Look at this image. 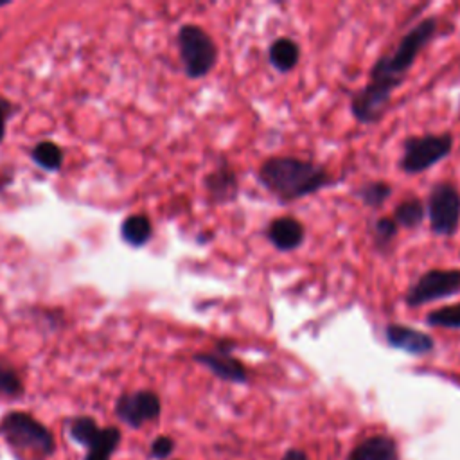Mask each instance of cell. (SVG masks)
I'll list each match as a JSON object with an SVG mask.
<instances>
[{
  "label": "cell",
  "mask_w": 460,
  "mask_h": 460,
  "mask_svg": "<svg viewBox=\"0 0 460 460\" xmlns=\"http://www.w3.org/2000/svg\"><path fill=\"white\" fill-rule=\"evenodd\" d=\"M438 31L435 16L417 22L394 47L381 54L368 72V81L352 92L350 113L359 124H376L386 113L394 92L404 83L419 54L428 47Z\"/></svg>",
  "instance_id": "cell-1"
},
{
  "label": "cell",
  "mask_w": 460,
  "mask_h": 460,
  "mask_svg": "<svg viewBox=\"0 0 460 460\" xmlns=\"http://www.w3.org/2000/svg\"><path fill=\"white\" fill-rule=\"evenodd\" d=\"M259 183L280 203H291L332 185L325 165L298 156H270L257 169Z\"/></svg>",
  "instance_id": "cell-2"
},
{
  "label": "cell",
  "mask_w": 460,
  "mask_h": 460,
  "mask_svg": "<svg viewBox=\"0 0 460 460\" xmlns=\"http://www.w3.org/2000/svg\"><path fill=\"white\" fill-rule=\"evenodd\" d=\"M0 435L16 460H47L56 451L52 431L27 411H7L0 420Z\"/></svg>",
  "instance_id": "cell-3"
},
{
  "label": "cell",
  "mask_w": 460,
  "mask_h": 460,
  "mask_svg": "<svg viewBox=\"0 0 460 460\" xmlns=\"http://www.w3.org/2000/svg\"><path fill=\"white\" fill-rule=\"evenodd\" d=\"M176 41L183 72L189 79L207 77L214 70L219 59V49L214 38L201 25L183 23L178 29Z\"/></svg>",
  "instance_id": "cell-4"
},
{
  "label": "cell",
  "mask_w": 460,
  "mask_h": 460,
  "mask_svg": "<svg viewBox=\"0 0 460 460\" xmlns=\"http://www.w3.org/2000/svg\"><path fill=\"white\" fill-rule=\"evenodd\" d=\"M455 137L449 131L410 135L402 140L399 167L406 174H419L451 155Z\"/></svg>",
  "instance_id": "cell-5"
},
{
  "label": "cell",
  "mask_w": 460,
  "mask_h": 460,
  "mask_svg": "<svg viewBox=\"0 0 460 460\" xmlns=\"http://www.w3.org/2000/svg\"><path fill=\"white\" fill-rule=\"evenodd\" d=\"M429 230L440 237H451L460 226V190L451 181H437L426 199Z\"/></svg>",
  "instance_id": "cell-6"
},
{
  "label": "cell",
  "mask_w": 460,
  "mask_h": 460,
  "mask_svg": "<svg viewBox=\"0 0 460 460\" xmlns=\"http://www.w3.org/2000/svg\"><path fill=\"white\" fill-rule=\"evenodd\" d=\"M455 295H460V268H433L408 286L402 302L408 307H420Z\"/></svg>",
  "instance_id": "cell-7"
},
{
  "label": "cell",
  "mask_w": 460,
  "mask_h": 460,
  "mask_svg": "<svg viewBox=\"0 0 460 460\" xmlns=\"http://www.w3.org/2000/svg\"><path fill=\"white\" fill-rule=\"evenodd\" d=\"M235 343L232 340H217L212 350H203V352H196L192 356V359L199 365H203L205 368H208L216 377L228 381V383H237V385H244L250 379L248 368L244 367V363L241 359H237L232 350H234Z\"/></svg>",
  "instance_id": "cell-8"
},
{
  "label": "cell",
  "mask_w": 460,
  "mask_h": 460,
  "mask_svg": "<svg viewBox=\"0 0 460 460\" xmlns=\"http://www.w3.org/2000/svg\"><path fill=\"white\" fill-rule=\"evenodd\" d=\"M119 420L128 424L133 429H138L142 424L156 420L162 413V401L153 390H135L119 395L113 408Z\"/></svg>",
  "instance_id": "cell-9"
},
{
  "label": "cell",
  "mask_w": 460,
  "mask_h": 460,
  "mask_svg": "<svg viewBox=\"0 0 460 460\" xmlns=\"http://www.w3.org/2000/svg\"><path fill=\"white\" fill-rule=\"evenodd\" d=\"M385 340L392 349L402 350L411 356H426L437 347L435 338L429 332L395 322L385 325Z\"/></svg>",
  "instance_id": "cell-10"
},
{
  "label": "cell",
  "mask_w": 460,
  "mask_h": 460,
  "mask_svg": "<svg viewBox=\"0 0 460 460\" xmlns=\"http://www.w3.org/2000/svg\"><path fill=\"white\" fill-rule=\"evenodd\" d=\"M203 187H205L208 201L212 205L232 203L237 199V194H239L237 172L228 164L226 158H219L216 167L205 174Z\"/></svg>",
  "instance_id": "cell-11"
},
{
  "label": "cell",
  "mask_w": 460,
  "mask_h": 460,
  "mask_svg": "<svg viewBox=\"0 0 460 460\" xmlns=\"http://www.w3.org/2000/svg\"><path fill=\"white\" fill-rule=\"evenodd\" d=\"M266 237L275 250L293 252L305 241V226L295 216H280L268 225Z\"/></svg>",
  "instance_id": "cell-12"
},
{
  "label": "cell",
  "mask_w": 460,
  "mask_h": 460,
  "mask_svg": "<svg viewBox=\"0 0 460 460\" xmlns=\"http://www.w3.org/2000/svg\"><path fill=\"white\" fill-rule=\"evenodd\" d=\"M349 460H399L397 444L386 435H374L359 442L350 451Z\"/></svg>",
  "instance_id": "cell-13"
},
{
  "label": "cell",
  "mask_w": 460,
  "mask_h": 460,
  "mask_svg": "<svg viewBox=\"0 0 460 460\" xmlns=\"http://www.w3.org/2000/svg\"><path fill=\"white\" fill-rule=\"evenodd\" d=\"M268 61L280 74L291 72L300 61V45L293 38L280 36L268 47Z\"/></svg>",
  "instance_id": "cell-14"
},
{
  "label": "cell",
  "mask_w": 460,
  "mask_h": 460,
  "mask_svg": "<svg viewBox=\"0 0 460 460\" xmlns=\"http://www.w3.org/2000/svg\"><path fill=\"white\" fill-rule=\"evenodd\" d=\"M120 237L133 248L146 246L153 237V223L146 214H131L120 225Z\"/></svg>",
  "instance_id": "cell-15"
},
{
  "label": "cell",
  "mask_w": 460,
  "mask_h": 460,
  "mask_svg": "<svg viewBox=\"0 0 460 460\" xmlns=\"http://www.w3.org/2000/svg\"><path fill=\"white\" fill-rule=\"evenodd\" d=\"M120 438H122V433L117 426L101 428L95 438L86 446L88 453L84 460H110L115 449L119 447Z\"/></svg>",
  "instance_id": "cell-16"
},
{
  "label": "cell",
  "mask_w": 460,
  "mask_h": 460,
  "mask_svg": "<svg viewBox=\"0 0 460 460\" xmlns=\"http://www.w3.org/2000/svg\"><path fill=\"white\" fill-rule=\"evenodd\" d=\"M426 217V207L419 198H406L394 208L392 219L397 223V226L413 230L422 225Z\"/></svg>",
  "instance_id": "cell-17"
},
{
  "label": "cell",
  "mask_w": 460,
  "mask_h": 460,
  "mask_svg": "<svg viewBox=\"0 0 460 460\" xmlns=\"http://www.w3.org/2000/svg\"><path fill=\"white\" fill-rule=\"evenodd\" d=\"M31 160H32L38 167L54 172V171H59V169H61L63 160H65V155H63V149H61L58 144H54V142H50V140H41V142H38V144L31 149Z\"/></svg>",
  "instance_id": "cell-18"
},
{
  "label": "cell",
  "mask_w": 460,
  "mask_h": 460,
  "mask_svg": "<svg viewBox=\"0 0 460 460\" xmlns=\"http://www.w3.org/2000/svg\"><path fill=\"white\" fill-rule=\"evenodd\" d=\"M394 189L388 181H383V180H372V181H367V183H361L356 190H354V196L365 205V207H370V208H379L386 203V199L392 196Z\"/></svg>",
  "instance_id": "cell-19"
},
{
  "label": "cell",
  "mask_w": 460,
  "mask_h": 460,
  "mask_svg": "<svg viewBox=\"0 0 460 460\" xmlns=\"http://www.w3.org/2000/svg\"><path fill=\"white\" fill-rule=\"evenodd\" d=\"M23 392L25 386L14 365H11L5 358H0V399H18L23 395Z\"/></svg>",
  "instance_id": "cell-20"
},
{
  "label": "cell",
  "mask_w": 460,
  "mask_h": 460,
  "mask_svg": "<svg viewBox=\"0 0 460 460\" xmlns=\"http://www.w3.org/2000/svg\"><path fill=\"white\" fill-rule=\"evenodd\" d=\"M399 234V226L397 223L392 219V216H385L376 219L374 226H372V241H374V248L381 253L388 252L394 246V241L397 239Z\"/></svg>",
  "instance_id": "cell-21"
},
{
  "label": "cell",
  "mask_w": 460,
  "mask_h": 460,
  "mask_svg": "<svg viewBox=\"0 0 460 460\" xmlns=\"http://www.w3.org/2000/svg\"><path fill=\"white\" fill-rule=\"evenodd\" d=\"M99 429L101 428L97 426L95 419L90 417V415H77V417H72L68 420V435H70V438L75 444L83 446V447H86L95 438Z\"/></svg>",
  "instance_id": "cell-22"
},
{
  "label": "cell",
  "mask_w": 460,
  "mask_h": 460,
  "mask_svg": "<svg viewBox=\"0 0 460 460\" xmlns=\"http://www.w3.org/2000/svg\"><path fill=\"white\" fill-rule=\"evenodd\" d=\"M424 322L429 327H440V329H460V302L437 307L429 311L424 318Z\"/></svg>",
  "instance_id": "cell-23"
},
{
  "label": "cell",
  "mask_w": 460,
  "mask_h": 460,
  "mask_svg": "<svg viewBox=\"0 0 460 460\" xmlns=\"http://www.w3.org/2000/svg\"><path fill=\"white\" fill-rule=\"evenodd\" d=\"M174 440L171 438V437H167V435H158L153 442H151V449H149V453H151V456L153 458H156V460H164V458H167L172 451H174Z\"/></svg>",
  "instance_id": "cell-24"
},
{
  "label": "cell",
  "mask_w": 460,
  "mask_h": 460,
  "mask_svg": "<svg viewBox=\"0 0 460 460\" xmlns=\"http://www.w3.org/2000/svg\"><path fill=\"white\" fill-rule=\"evenodd\" d=\"M11 113H13V104L7 99L0 97V142L5 137V126H7Z\"/></svg>",
  "instance_id": "cell-25"
},
{
  "label": "cell",
  "mask_w": 460,
  "mask_h": 460,
  "mask_svg": "<svg viewBox=\"0 0 460 460\" xmlns=\"http://www.w3.org/2000/svg\"><path fill=\"white\" fill-rule=\"evenodd\" d=\"M282 460H309L307 455L302 449H288L282 456Z\"/></svg>",
  "instance_id": "cell-26"
},
{
  "label": "cell",
  "mask_w": 460,
  "mask_h": 460,
  "mask_svg": "<svg viewBox=\"0 0 460 460\" xmlns=\"http://www.w3.org/2000/svg\"><path fill=\"white\" fill-rule=\"evenodd\" d=\"M11 2L9 0H0V7H4V5H9Z\"/></svg>",
  "instance_id": "cell-27"
}]
</instances>
